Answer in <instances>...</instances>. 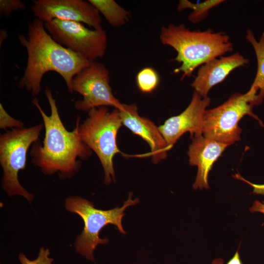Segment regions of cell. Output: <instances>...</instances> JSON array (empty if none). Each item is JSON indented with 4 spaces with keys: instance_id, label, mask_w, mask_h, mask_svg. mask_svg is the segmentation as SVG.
I'll use <instances>...</instances> for the list:
<instances>
[{
    "instance_id": "ffe728a7",
    "label": "cell",
    "mask_w": 264,
    "mask_h": 264,
    "mask_svg": "<svg viewBox=\"0 0 264 264\" xmlns=\"http://www.w3.org/2000/svg\"><path fill=\"white\" fill-rule=\"evenodd\" d=\"M24 123L11 117L5 110L1 103L0 104V129H6L7 128H23Z\"/></svg>"
},
{
    "instance_id": "9a60e30c",
    "label": "cell",
    "mask_w": 264,
    "mask_h": 264,
    "mask_svg": "<svg viewBox=\"0 0 264 264\" xmlns=\"http://www.w3.org/2000/svg\"><path fill=\"white\" fill-rule=\"evenodd\" d=\"M245 39L252 46L256 56L257 72L249 91L257 96L259 105L264 98V32L257 41L253 32L248 29L246 31Z\"/></svg>"
},
{
    "instance_id": "9c48e42d",
    "label": "cell",
    "mask_w": 264,
    "mask_h": 264,
    "mask_svg": "<svg viewBox=\"0 0 264 264\" xmlns=\"http://www.w3.org/2000/svg\"><path fill=\"white\" fill-rule=\"evenodd\" d=\"M110 80L108 69L101 63L91 62L73 79L72 91L83 96L82 100L75 102V108L86 112L100 107L119 109L122 104L113 94Z\"/></svg>"
},
{
    "instance_id": "44dd1931",
    "label": "cell",
    "mask_w": 264,
    "mask_h": 264,
    "mask_svg": "<svg viewBox=\"0 0 264 264\" xmlns=\"http://www.w3.org/2000/svg\"><path fill=\"white\" fill-rule=\"evenodd\" d=\"M25 8V3L19 0H0V13L1 15L9 17L13 11L24 10Z\"/></svg>"
},
{
    "instance_id": "603a6c76",
    "label": "cell",
    "mask_w": 264,
    "mask_h": 264,
    "mask_svg": "<svg viewBox=\"0 0 264 264\" xmlns=\"http://www.w3.org/2000/svg\"><path fill=\"white\" fill-rule=\"evenodd\" d=\"M211 264H224V261L221 258L214 259ZM226 264H243L241 259L239 249L236 251L233 256Z\"/></svg>"
},
{
    "instance_id": "cb8c5ba5",
    "label": "cell",
    "mask_w": 264,
    "mask_h": 264,
    "mask_svg": "<svg viewBox=\"0 0 264 264\" xmlns=\"http://www.w3.org/2000/svg\"><path fill=\"white\" fill-rule=\"evenodd\" d=\"M249 210L252 213L260 212L264 214V201L255 200Z\"/></svg>"
},
{
    "instance_id": "8992f818",
    "label": "cell",
    "mask_w": 264,
    "mask_h": 264,
    "mask_svg": "<svg viewBox=\"0 0 264 264\" xmlns=\"http://www.w3.org/2000/svg\"><path fill=\"white\" fill-rule=\"evenodd\" d=\"M43 127L44 125L40 124L28 128H14L0 135V164L3 171L1 188L10 197L19 195L29 202L34 198V195L20 184L18 173L25 169L28 149L39 140Z\"/></svg>"
},
{
    "instance_id": "8fae6325",
    "label": "cell",
    "mask_w": 264,
    "mask_h": 264,
    "mask_svg": "<svg viewBox=\"0 0 264 264\" xmlns=\"http://www.w3.org/2000/svg\"><path fill=\"white\" fill-rule=\"evenodd\" d=\"M210 102L209 97L202 98L194 91L186 109L179 115L166 120L159 127L170 150L186 132L190 133L191 137L202 135L203 116Z\"/></svg>"
},
{
    "instance_id": "7402d4cb",
    "label": "cell",
    "mask_w": 264,
    "mask_h": 264,
    "mask_svg": "<svg viewBox=\"0 0 264 264\" xmlns=\"http://www.w3.org/2000/svg\"><path fill=\"white\" fill-rule=\"evenodd\" d=\"M233 177L235 179L242 180L252 186L253 188L252 194L264 195V184H257L253 183L244 178L239 173L233 175Z\"/></svg>"
},
{
    "instance_id": "30bf717a",
    "label": "cell",
    "mask_w": 264,
    "mask_h": 264,
    "mask_svg": "<svg viewBox=\"0 0 264 264\" xmlns=\"http://www.w3.org/2000/svg\"><path fill=\"white\" fill-rule=\"evenodd\" d=\"M31 9L36 18L44 23L57 19L84 23L91 29L103 28L99 12L88 1L36 0Z\"/></svg>"
},
{
    "instance_id": "7a4b0ae2",
    "label": "cell",
    "mask_w": 264,
    "mask_h": 264,
    "mask_svg": "<svg viewBox=\"0 0 264 264\" xmlns=\"http://www.w3.org/2000/svg\"><path fill=\"white\" fill-rule=\"evenodd\" d=\"M18 39L26 48L28 57L18 87L25 88L34 98L41 92L44 74L50 71L62 76L68 91L73 93V78L91 63L57 43L45 29L44 23L36 18L29 22L27 36L20 34Z\"/></svg>"
},
{
    "instance_id": "5bb4252c",
    "label": "cell",
    "mask_w": 264,
    "mask_h": 264,
    "mask_svg": "<svg viewBox=\"0 0 264 264\" xmlns=\"http://www.w3.org/2000/svg\"><path fill=\"white\" fill-rule=\"evenodd\" d=\"M228 146L202 135L193 137L189 146L188 155L189 164L198 167L194 189L209 188L208 177L214 163Z\"/></svg>"
},
{
    "instance_id": "4fadbf2b",
    "label": "cell",
    "mask_w": 264,
    "mask_h": 264,
    "mask_svg": "<svg viewBox=\"0 0 264 264\" xmlns=\"http://www.w3.org/2000/svg\"><path fill=\"white\" fill-rule=\"evenodd\" d=\"M248 63L249 60L238 52L215 58L201 66L191 86L206 98L213 87L222 82L234 69Z\"/></svg>"
},
{
    "instance_id": "5b68a950",
    "label": "cell",
    "mask_w": 264,
    "mask_h": 264,
    "mask_svg": "<svg viewBox=\"0 0 264 264\" xmlns=\"http://www.w3.org/2000/svg\"><path fill=\"white\" fill-rule=\"evenodd\" d=\"M88 117L80 123L79 134L83 142L97 155L104 173V183L115 182L113 159L120 152L117 132L122 125L118 109L110 111L107 107L91 109Z\"/></svg>"
},
{
    "instance_id": "d4e9b609",
    "label": "cell",
    "mask_w": 264,
    "mask_h": 264,
    "mask_svg": "<svg viewBox=\"0 0 264 264\" xmlns=\"http://www.w3.org/2000/svg\"><path fill=\"white\" fill-rule=\"evenodd\" d=\"M0 45H1V44L7 38V33L5 30L0 29Z\"/></svg>"
},
{
    "instance_id": "e0dca14e",
    "label": "cell",
    "mask_w": 264,
    "mask_h": 264,
    "mask_svg": "<svg viewBox=\"0 0 264 264\" xmlns=\"http://www.w3.org/2000/svg\"><path fill=\"white\" fill-rule=\"evenodd\" d=\"M224 1L222 0H208L195 4L188 0L179 1L177 10L181 11L186 9H191L192 12L188 16V19L192 23H196L201 22L207 17L209 10Z\"/></svg>"
},
{
    "instance_id": "ba28073f",
    "label": "cell",
    "mask_w": 264,
    "mask_h": 264,
    "mask_svg": "<svg viewBox=\"0 0 264 264\" xmlns=\"http://www.w3.org/2000/svg\"><path fill=\"white\" fill-rule=\"evenodd\" d=\"M44 27L57 43L90 62L106 53L108 39L103 28L89 29L81 22L57 19L44 23Z\"/></svg>"
},
{
    "instance_id": "277c9868",
    "label": "cell",
    "mask_w": 264,
    "mask_h": 264,
    "mask_svg": "<svg viewBox=\"0 0 264 264\" xmlns=\"http://www.w3.org/2000/svg\"><path fill=\"white\" fill-rule=\"evenodd\" d=\"M132 193H130L123 205L109 210L96 208L92 202L79 196H70L65 200L66 209L69 212L78 215L83 220L84 229L78 235L74 243L76 251L87 260L94 261V251L99 244L109 242L107 238L102 239L101 230L108 224L116 226L122 234H126L122 224V218L125 215V209L138 204L139 199H132Z\"/></svg>"
},
{
    "instance_id": "7c38bea8",
    "label": "cell",
    "mask_w": 264,
    "mask_h": 264,
    "mask_svg": "<svg viewBox=\"0 0 264 264\" xmlns=\"http://www.w3.org/2000/svg\"><path fill=\"white\" fill-rule=\"evenodd\" d=\"M118 109L122 124L149 144L153 162L156 164L165 159L170 149L159 127L148 118L139 115L135 104H122Z\"/></svg>"
},
{
    "instance_id": "52a82bcc",
    "label": "cell",
    "mask_w": 264,
    "mask_h": 264,
    "mask_svg": "<svg viewBox=\"0 0 264 264\" xmlns=\"http://www.w3.org/2000/svg\"><path fill=\"white\" fill-rule=\"evenodd\" d=\"M257 105V96L249 90L244 94L236 93L219 106L206 110L203 120L202 135L205 137L228 146L241 139L240 120L245 115L253 117L263 126L253 111Z\"/></svg>"
},
{
    "instance_id": "ac0fdd59",
    "label": "cell",
    "mask_w": 264,
    "mask_h": 264,
    "mask_svg": "<svg viewBox=\"0 0 264 264\" xmlns=\"http://www.w3.org/2000/svg\"><path fill=\"white\" fill-rule=\"evenodd\" d=\"M136 82L139 89L142 92L151 93L157 87L159 83V76L155 69L146 67L138 72Z\"/></svg>"
},
{
    "instance_id": "d6986e66",
    "label": "cell",
    "mask_w": 264,
    "mask_h": 264,
    "mask_svg": "<svg viewBox=\"0 0 264 264\" xmlns=\"http://www.w3.org/2000/svg\"><path fill=\"white\" fill-rule=\"evenodd\" d=\"M49 255V250L42 247L40 249L37 257L33 260L28 259L22 253L19 254L18 258L21 264H52L54 259Z\"/></svg>"
},
{
    "instance_id": "3957f363",
    "label": "cell",
    "mask_w": 264,
    "mask_h": 264,
    "mask_svg": "<svg viewBox=\"0 0 264 264\" xmlns=\"http://www.w3.org/2000/svg\"><path fill=\"white\" fill-rule=\"evenodd\" d=\"M159 40L177 52L175 60L181 64L174 73H182L181 79L190 77L199 66L233 50V44L225 33L191 30L184 24L162 26Z\"/></svg>"
},
{
    "instance_id": "6da1fadb",
    "label": "cell",
    "mask_w": 264,
    "mask_h": 264,
    "mask_svg": "<svg viewBox=\"0 0 264 264\" xmlns=\"http://www.w3.org/2000/svg\"><path fill=\"white\" fill-rule=\"evenodd\" d=\"M45 95L51 110L49 116L43 110L37 98L32 100L42 117L45 136L43 144L39 140L32 144L30 152L31 163L45 175L58 173L60 179H71L81 167L80 160L88 159L92 150L79 136L80 117H77L74 130L67 131L60 117L56 100L47 87Z\"/></svg>"
},
{
    "instance_id": "2e32d148",
    "label": "cell",
    "mask_w": 264,
    "mask_h": 264,
    "mask_svg": "<svg viewBox=\"0 0 264 264\" xmlns=\"http://www.w3.org/2000/svg\"><path fill=\"white\" fill-rule=\"evenodd\" d=\"M102 14L110 26L117 27L126 24L130 20L131 14L113 0H88Z\"/></svg>"
}]
</instances>
